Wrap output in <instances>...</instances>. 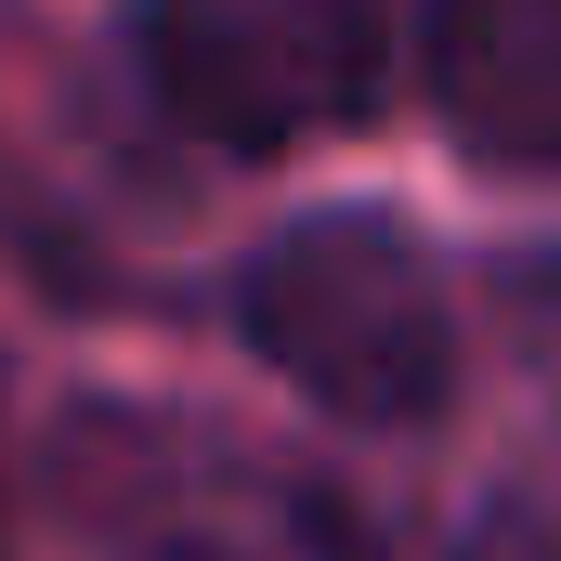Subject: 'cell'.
<instances>
[{"mask_svg": "<svg viewBox=\"0 0 561 561\" xmlns=\"http://www.w3.org/2000/svg\"><path fill=\"white\" fill-rule=\"evenodd\" d=\"M236 340L340 431H431L457 405V300L392 209H300L236 262Z\"/></svg>", "mask_w": 561, "mask_h": 561, "instance_id": "obj_1", "label": "cell"}, {"mask_svg": "<svg viewBox=\"0 0 561 561\" xmlns=\"http://www.w3.org/2000/svg\"><path fill=\"white\" fill-rule=\"evenodd\" d=\"M157 118L222 157H287L313 131H353L392 92V0H144L131 13Z\"/></svg>", "mask_w": 561, "mask_h": 561, "instance_id": "obj_2", "label": "cell"}, {"mask_svg": "<svg viewBox=\"0 0 561 561\" xmlns=\"http://www.w3.org/2000/svg\"><path fill=\"white\" fill-rule=\"evenodd\" d=\"M419 92L457 157L561 183V0H419Z\"/></svg>", "mask_w": 561, "mask_h": 561, "instance_id": "obj_3", "label": "cell"}, {"mask_svg": "<svg viewBox=\"0 0 561 561\" xmlns=\"http://www.w3.org/2000/svg\"><path fill=\"white\" fill-rule=\"evenodd\" d=\"M444 561H561V523H549V510H483Z\"/></svg>", "mask_w": 561, "mask_h": 561, "instance_id": "obj_4", "label": "cell"}, {"mask_svg": "<svg viewBox=\"0 0 561 561\" xmlns=\"http://www.w3.org/2000/svg\"><path fill=\"white\" fill-rule=\"evenodd\" d=\"M131 561H249V549H209V536H157V549H131Z\"/></svg>", "mask_w": 561, "mask_h": 561, "instance_id": "obj_5", "label": "cell"}]
</instances>
